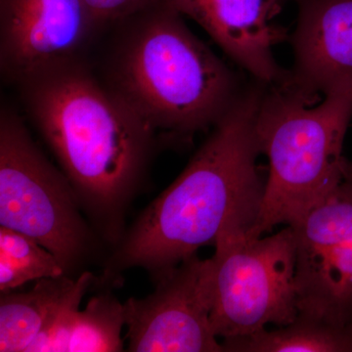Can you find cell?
Listing matches in <instances>:
<instances>
[{
  "label": "cell",
  "mask_w": 352,
  "mask_h": 352,
  "mask_svg": "<svg viewBox=\"0 0 352 352\" xmlns=\"http://www.w3.org/2000/svg\"><path fill=\"white\" fill-rule=\"evenodd\" d=\"M183 17L205 30L220 50L254 80L282 85L288 72L274 47L285 39L276 17L289 0H168Z\"/></svg>",
  "instance_id": "10"
},
{
  "label": "cell",
  "mask_w": 352,
  "mask_h": 352,
  "mask_svg": "<svg viewBox=\"0 0 352 352\" xmlns=\"http://www.w3.org/2000/svg\"><path fill=\"white\" fill-rule=\"evenodd\" d=\"M222 346L232 352H352V324L298 314L289 325L223 340Z\"/></svg>",
  "instance_id": "13"
},
{
  "label": "cell",
  "mask_w": 352,
  "mask_h": 352,
  "mask_svg": "<svg viewBox=\"0 0 352 352\" xmlns=\"http://www.w3.org/2000/svg\"><path fill=\"white\" fill-rule=\"evenodd\" d=\"M0 226L36 241L76 278L105 247L68 178L41 152L12 109L0 113Z\"/></svg>",
  "instance_id": "5"
},
{
  "label": "cell",
  "mask_w": 352,
  "mask_h": 352,
  "mask_svg": "<svg viewBox=\"0 0 352 352\" xmlns=\"http://www.w3.org/2000/svg\"><path fill=\"white\" fill-rule=\"evenodd\" d=\"M20 88L30 118L75 190L83 214L112 251L144 186L157 131L85 61Z\"/></svg>",
  "instance_id": "2"
},
{
  "label": "cell",
  "mask_w": 352,
  "mask_h": 352,
  "mask_svg": "<svg viewBox=\"0 0 352 352\" xmlns=\"http://www.w3.org/2000/svg\"><path fill=\"white\" fill-rule=\"evenodd\" d=\"M295 1H296V0H295Z\"/></svg>",
  "instance_id": "17"
},
{
  "label": "cell",
  "mask_w": 352,
  "mask_h": 352,
  "mask_svg": "<svg viewBox=\"0 0 352 352\" xmlns=\"http://www.w3.org/2000/svg\"><path fill=\"white\" fill-rule=\"evenodd\" d=\"M95 21L104 30L144 8L153 0H82Z\"/></svg>",
  "instance_id": "16"
},
{
  "label": "cell",
  "mask_w": 352,
  "mask_h": 352,
  "mask_svg": "<svg viewBox=\"0 0 352 352\" xmlns=\"http://www.w3.org/2000/svg\"><path fill=\"white\" fill-rule=\"evenodd\" d=\"M124 326V303L110 292L92 296L85 309L76 314L67 352L122 351Z\"/></svg>",
  "instance_id": "14"
},
{
  "label": "cell",
  "mask_w": 352,
  "mask_h": 352,
  "mask_svg": "<svg viewBox=\"0 0 352 352\" xmlns=\"http://www.w3.org/2000/svg\"><path fill=\"white\" fill-rule=\"evenodd\" d=\"M212 329L219 339L247 337L298 315L295 237L292 227L252 236L230 228L214 243Z\"/></svg>",
  "instance_id": "6"
},
{
  "label": "cell",
  "mask_w": 352,
  "mask_h": 352,
  "mask_svg": "<svg viewBox=\"0 0 352 352\" xmlns=\"http://www.w3.org/2000/svg\"><path fill=\"white\" fill-rule=\"evenodd\" d=\"M289 226L298 314L352 324V170Z\"/></svg>",
  "instance_id": "7"
},
{
  "label": "cell",
  "mask_w": 352,
  "mask_h": 352,
  "mask_svg": "<svg viewBox=\"0 0 352 352\" xmlns=\"http://www.w3.org/2000/svg\"><path fill=\"white\" fill-rule=\"evenodd\" d=\"M352 117V82L311 103L282 85H266L256 118L261 154L268 160L258 217L250 235L291 226L352 170L342 155Z\"/></svg>",
  "instance_id": "4"
},
{
  "label": "cell",
  "mask_w": 352,
  "mask_h": 352,
  "mask_svg": "<svg viewBox=\"0 0 352 352\" xmlns=\"http://www.w3.org/2000/svg\"><path fill=\"white\" fill-rule=\"evenodd\" d=\"M168 0L113 25L106 82L157 132L189 138L217 124L242 92L232 69Z\"/></svg>",
  "instance_id": "3"
},
{
  "label": "cell",
  "mask_w": 352,
  "mask_h": 352,
  "mask_svg": "<svg viewBox=\"0 0 352 352\" xmlns=\"http://www.w3.org/2000/svg\"><path fill=\"white\" fill-rule=\"evenodd\" d=\"M64 275V268L52 252L29 236L0 226L1 293L13 291L28 282Z\"/></svg>",
  "instance_id": "15"
},
{
  "label": "cell",
  "mask_w": 352,
  "mask_h": 352,
  "mask_svg": "<svg viewBox=\"0 0 352 352\" xmlns=\"http://www.w3.org/2000/svg\"><path fill=\"white\" fill-rule=\"evenodd\" d=\"M154 292L124 305L127 351L220 352L212 329L214 263L197 254L157 279Z\"/></svg>",
  "instance_id": "8"
},
{
  "label": "cell",
  "mask_w": 352,
  "mask_h": 352,
  "mask_svg": "<svg viewBox=\"0 0 352 352\" xmlns=\"http://www.w3.org/2000/svg\"><path fill=\"white\" fill-rule=\"evenodd\" d=\"M265 85L244 88L212 127L179 176L141 212L103 263L99 283L111 286L126 270L142 268L153 281L226 229H251L264 183L256 118Z\"/></svg>",
  "instance_id": "1"
},
{
  "label": "cell",
  "mask_w": 352,
  "mask_h": 352,
  "mask_svg": "<svg viewBox=\"0 0 352 352\" xmlns=\"http://www.w3.org/2000/svg\"><path fill=\"white\" fill-rule=\"evenodd\" d=\"M294 64L282 87L315 103L352 82V0H296Z\"/></svg>",
  "instance_id": "11"
},
{
  "label": "cell",
  "mask_w": 352,
  "mask_h": 352,
  "mask_svg": "<svg viewBox=\"0 0 352 352\" xmlns=\"http://www.w3.org/2000/svg\"><path fill=\"white\" fill-rule=\"evenodd\" d=\"M102 31L82 0H0V67L16 85L83 62Z\"/></svg>",
  "instance_id": "9"
},
{
  "label": "cell",
  "mask_w": 352,
  "mask_h": 352,
  "mask_svg": "<svg viewBox=\"0 0 352 352\" xmlns=\"http://www.w3.org/2000/svg\"><path fill=\"white\" fill-rule=\"evenodd\" d=\"M95 281L94 275L85 270L76 278L64 275L38 280L25 293H1L0 351L27 352L65 305L80 292H87Z\"/></svg>",
  "instance_id": "12"
}]
</instances>
